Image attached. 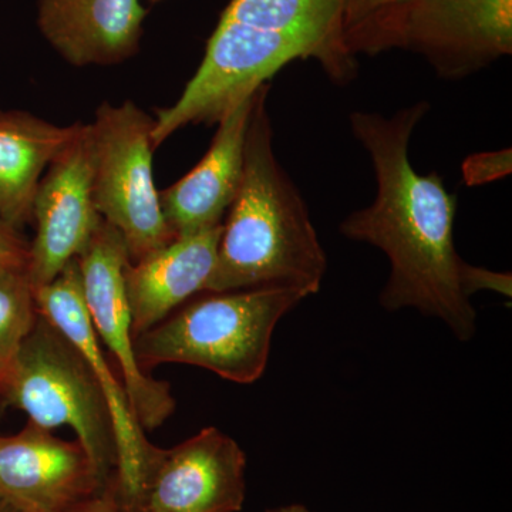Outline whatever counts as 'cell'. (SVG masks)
<instances>
[{
  "mask_svg": "<svg viewBox=\"0 0 512 512\" xmlns=\"http://www.w3.org/2000/svg\"><path fill=\"white\" fill-rule=\"evenodd\" d=\"M6 409L45 429H73L100 484H113L117 444L109 404L79 349L40 313L0 383V410Z\"/></svg>",
  "mask_w": 512,
  "mask_h": 512,
  "instance_id": "obj_4",
  "label": "cell"
},
{
  "mask_svg": "<svg viewBox=\"0 0 512 512\" xmlns=\"http://www.w3.org/2000/svg\"><path fill=\"white\" fill-rule=\"evenodd\" d=\"M77 261L90 322L119 366L134 417L143 430L158 429L175 412V399L170 383L148 376L137 360L124 286V268L130 262L126 242L116 228L101 220Z\"/></svg>",
  "mask_w": 512,
  "mask_h": 512,
  "instance_id": "obj_7",
  "label": "cell"
},
{
  "mask_svg": "<svg viewBox=\"0 0 512 512\" xmlns=\"http://www.w3.org/2000/svg\"><path fill=\"white\" fill-rule=\"evenodd\" d=\"M256 90L221 117L210 150L197 167L160 194L164 218L174 237L222 224L241 184L245 138Z\"/></svg>",
  "mask_w": 512,
  "mask_h": 512,
  "instance_id": "obj_13",
  "label": "cell"
},
{
  "mask_svg": "<svg viewBox=\"0 0 512 512\" xmlns=\"http://www.w3.org/2000/svg\"><path fill=\"white\" fill-rule=\"evenodd\" d=\"M461 285H463V291L468 298L483 289L511 296V274L488 271V269L478 268V266L467 264V262L463 268V275H461Z\"/></svg>",
  "mask_w": 512,
  "mask_h": 512,
  "instance_id": "obj_20",
  "label": "cell"
},
{
  "mask_svg": "<svg viewBox=\"0 0 512 512\" xmlns=\"http://www.w3.org/2000/svg\"><path fill=\"white\" fill-rule=\"evenodd\" d=\"M353 55L402 47L443 79H464L512 52V0H404L363 13L348 30Z\"/></svg>",
  "mask_w": 512,
  "mask_h": 512,
  "instance_id": "obj_5",
  "label": "cell"
},
{
  "mask_svg": "<svg viewBox=\"0 0 512 512\" xmlns=\"http://www.w3.org/2000/svg\"><path fill=\"white\" fill-rule=\"evenodd\" d=\"M362 10L363 0H231L221 19L288 43L333 82L348 83L357 73L348 30Z\"/></svg>",
  "mask_w": 512,
  "mask_h": 512,
  "instance_id": "obj_12",
  "label": "cell"
},
{
  "mask_svg": "<svg viewBox=\"0 0 512 512\" xmlns=\"http://www.w3.org/2000/svg\"><path fill=\"white\" fill-rule=\"evenodd\" d=\"M511 173V150L491 151L468 157L463 164L464 181L471 187L493 183Z\"/></svg>",
  "mask_w": 512,
  "mask_h": 512,
  "instance_id": "obj_18",
  "label": "cell"
},
{
  "mask_svg": "<svg viewBox=\"0 0 512 512\" xmlns=\"http://www.w3.org/2000/svg\"><path fill=\"white\" fill-rule=\"evenodd\" d=\"M101 220L93 200L92 130L90 124H77L74 136L47 167L33 201L36 235L28 265L33 289L50 284L82 254Z\"/></svg>",
  "mask_w": 512,
  "mask_h": 512,
  "instance_id": "obj_9",
  "label": "cell"
},
{
  "mask_svg": "<svg viewBox=\"0 0 512 512\" xmlns=\"http://www.w3.org/2000/svg\"><path fill=\"white\" fill-rule=\"evenodd\" d=\"M86 448L28 420L0 436V497L20 512H66L103 491Z\"/></svg>",
  "mask_w": 512,
  "mask_h": 512,
  "instance_id": "obj_11",
  "label": "cell"
},
{
  "mask_svg": "<svg viewBox=\"0 0 512 512\" xmlns=\"http://www.w3.org/2000/svg\"><path fill=\"white\" fill-rule=\"evenodd\" d=\"M427 111L429 103L419 101L393 117L350 114L353 134L375 168L377 194L372 205L345 218L340 232L389 258V279L380 293L386 311L417 309L468 342L477 315L461 285L466 261L454 245L456 197L439 174L421 175L410 163V138Z\"/></svg>",
  "mask_w": 512,
  "mask_h": 512,
  "instance_id": "obj_1",
  "label": "cell"
},
{
  "mask_svg": "<svg viewBox=\"0 0 512 512\" xmlns=\"http://www.w3.org/2000/svg\"><path fill=\"white\" fill-rule=\"evenodd\" d=\"M308 298L292 288L208 292L134 340L141 369L180 363L239 384L261 379L275 326Z\"/></svg>",
  "mask_w": 512,
  "mask_h": 512,
  "instance_id": "obj_3",
  "label": "cell"
},
{
  "mask_svg": "<svg viewBox=\"0 0 512 512\" xmlns=\"http://www.w3.org/2000/svg\"><path fill=\"white\" fill-rule=\"evenodd\" d=\"M0 512H20L18 508L13 507L5 498L0 497Z\"/></svg>",
  "mask_w": 512,
  "mask_h": 512,
  "instance_id": "obj_24",
  "label": "cell"
},
{
  "mask_svg": "<svg viewBox=\"0 0 512 512\" xmlns=\"http://www.w3.org/2000/svg\"><path fill=\"white\" fill-rule=\"evenodd\" d=\"M222 224L175 237L170 244L124 268L133 338L154 328L195 293L205 292L214 271Z\"/></svg>",
  "mask_w": 512,
  "mask_h": 512,
  "instance_id": "obj_14",
  "label": "cell"
},
{
  "mask_svg": "<svg viewBox=\"0 0 512 512\" xmlns=\"http://www.w3.org/2000/svg\"><path fill=\"white\" fill-rule=\"evenodd\" d=\"M37 312L35 289L26 269H0V383L8 375Z\"/></svg>",
  "mask_w": 512,
  "mask_h": 512,
  "instance_id": "obj_17",
  "label": "cell"
},
{
  "mask_svg": "<svg viewBox=\"0 0 512 512\" xmlns=\"http://www.w3.org/2000/svg\"><path fill=\"white\" fill-rule=\"evenodd\" d=\"M66 512H127L121 507L119 500L114 495L113 488H104L100 493L80 501Z\"/></svg>",
  "mask_w": 512,
  "mask_h": 512,
  "instance_id": "obj_21",
  "label": "cell"
},
{
  "mask_svg": "<svg viewBox=\"0 0 512 512\" xmlns=\"http://www.w3.org/2000/svg\"><path fill=\"white\" fill-rule=\"evenodd\" d=\"M247 456L215 427L171 448L151 446L136 512H239Z\"/></svg>",
  "mask_w": 512,
  "mask_h": 512,
  "instance_id": "obj_8",
  "label": "cell"
},
{
  "mask_svg": "<svg viewBox=\"0 0 512 512\" xmlns=\"http://www.w3.org/2000/svg\"><path fill=\"white\" fill-rule=\"evenodd\" d=\"M268 93V83L256 90L241 184L222 224L205 292L292 288L311 296L328 269L301 192L276 160Z\"/></svg>",
  "mask_w": 512,
  "mask_h": 512,
  "instance_id": "obj_2",
  "label": "cell"
},
{
  "mask_svg": "<svg viewBox=\"0 0 512 512\" xmlns=\"http://www.w3.org/2000/svg\"><path fill=\"white\" fill-rule=\"evenodd\" d=\"M154 120L133 101L103 103L90 124L94 207L126 242L131 262L175 238L161 208L153 177Z\"/></svg>",
  "mask_w": 512,
  "mask_h": 512,
  "instance_id": "obj_6",
  "label": "cell"
},
{
  "mask_svg": "<svg viewBox=\"0 0 512 512\" xmlns=\"http://www.w3.org/2000/svg\"><path fill=\"white\" fill-rule=\"evenodd\" d=\"M400 2H404V0H363V10L362 13H360V16H362L363 13L369 12V10L383 8V6L394 5V3Z\"/></svg>",
  "mask_w": 512,
  "mask_h": 512,
  "instance_id": "obj_22",
  "label": "cell"
},
{
  "mask_svg": "<svg viewBox=\"0 0 512 512\" xmlns=\"http://www.w3.org/2000/svg\"><path fill=\"white\" fill-rule=\"evenodd\" d=\"M266 512H312L308 507L302 504H289L284 505V507L274 508V510H269Z\"/></svg>",
  "mask_w": 512,
  "mask_h": 512,
  "instance_id": "obj_23",
  "label": "cell"
},
{
  "mask_svg": "<svg viewBox=\"0 0 512 512\" xmlns=\"http://www.w3.org/2000/svg\"><path fill=\"white\" fill-rule=\"evenodd\" d=\"M35 299L37 312L79 349L103 390L117 444V468L111 488L124 511L136 512L147 457L153 444L134 417L123 383L114 375L94 332L84 302L82 272L77 258L64 266L50 284L35 289Z\"/></svg>",
  "mask_w": 512,
  "mask_h": 512,
  "instance_id": "obj_10",
  "label": "cell"
},
{
  "mask_svg": "<svg viewBox=\"0 0 512 512\" xmlns=\"http://www.w3.org/2000/svg\"><path fill=\"white\" fill-rule=\"evenodd\" d=\"M26 111H0V221L19 229L32 221L43 173L76 133Z\"/></svg>",
  "mask_w": 512,
  "mask_h": 512,
  "instance_id": "obj_16",
  "label": "cell"
},
{
  "mask_svg": "<svg viewBox=\"0 0 512 512\" xmlns=\"http://www.w3.org/2000/svg\"><path fill=\"white\" fill-rule=\"evenodd\" d=\"M30 242L18 229L0 221V269H26L28 271Z\"/></svg>",
  "mask_w": 512,
  "mask_h": 512,
  "instance_id": "obj_19",
  "label": "cell"
},
{
  "mask_svg": "<svg viewBox=\"0 0 512 512\" xmlns=\"http://www.w3.org/2000/svg\"><path fill=\"white\" fill-rule=\"evenodd\" d=\"M144 18L138 0H39L37 25L73 66H109L137 52Z\"/></svg>",
  "mask_w": 512,
  "mask_h": 512,
  "instance_id": "obj_15",
  "label": "cell"
}]
</instances>
